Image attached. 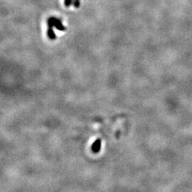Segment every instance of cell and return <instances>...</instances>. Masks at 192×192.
<instances>
[{
    "label": "cell",
    "instance_id": "cell-2",
    "mask_svg": "<svg viewBox=\"0 0 192 192\" xmlns=\"http://www.w3.org/2000/svg\"><path fill=\"white\" fill-rule=\"evenodd\" d=\"M100 147H101V141H100V139L96 140L92 145V150L95 153L98 152L100 149Z\"/></svg>",
    "mask_w": 192,
    "mask_h": 192
},
{
    "label": "cell",
    "instance_id": "cell-1",
    "mask_svg": "<svg viewBox=\"0 0 192 192\" xmlns=\"http://www.w3.org/2000/svg\"><path fill=\"white\" fill-rule=\"evenodd\" d=\"M47 24H51V25H52L53 26H55V27L59 31L66 30V27L63 25V24L61 23V21L57 18L50 17L49 19H48Z\"/></svg>",
    "mask_w": 192,
    "mask_h": 192
},
{
    "label": "cell",
    "instance_id": "cell-4",
    "mask_svg": "<svg viewBox=\"0 0 192 192\" xmlns=\"http://www.w3.org/2000/svg\"><path fill=\"white\" fill-rule=\"evenodd\" d=\"M72 0H64V4L66 7H69L71 4Z\"/></svg>",
    "mask_w": 192,
    "mask_h": 192
},
{
    "label": "cell",
    "instance_id": "cell-3",
    "mask_svg": "<svg viewBox=\"0 0 192 192\" xmlns=\"http://www.w3.org/2000/svg\"><path fill=\"white\" fill-rule=\"evenodd\" d=\"M73 6L75 8H79L80 6V0H73Z\"/></svg>",
    "mask_w": 192,
    "mask_h": 192
}]
</instances>
